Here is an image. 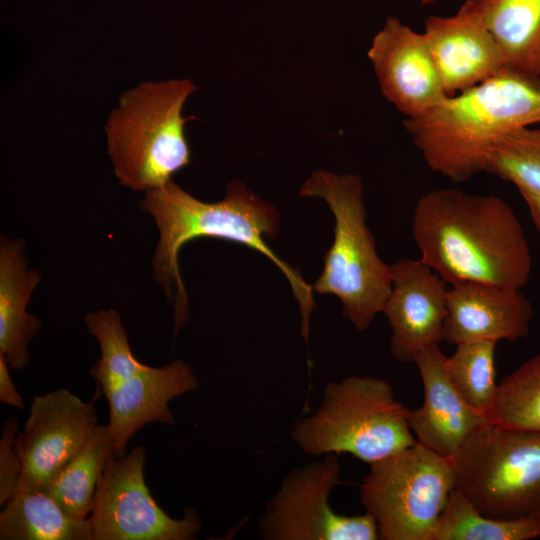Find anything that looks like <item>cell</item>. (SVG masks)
Wrapping results in <instances>:
<instances>
[{"instance_id":"obj_15","label":"cell","mask_w":540,"mask_h":540,"mask_svg":"<svg viewBox=\"0 0 540 540\" xmlns=\"http://www.w3.org/2000/svg\"><path fill=\"white\" fill-rule=\"evenodd\" d=\"M423 35L448 96L506 71L497 44L472 0L464 2L452 16L428 17Z\"/></svg>"},{"instance_id":"obj_2","label":"cell","mask_w":540,"mask_h":540,"mask_svg":"<svg viewBox=\"0 0 540 540\" xmlns=\"http://www.w3.org/2000/svg\"><path fill=\"white\" fill-rule=\"evenodd\" d=\"M141 209L150 215L159 231L153 256V276L172 301L175 334L189 316L188 296L179 268L182 247L194 239L217 238L245 245L270 259L287 278L301 313V336L308 341L310 315L315 306L312 287L297 269L282 260L269 246L278 231V210L261 200L242 182L228 184L225 197L203 202L174 180L145 192Z\"/></svg>"},{"instance_id":"obj_6","label":"cell","mask_w":540,"mask_h":540,"mask_svg":"<svg viewBox=\"0 0 540 540\" xmlns=\"http://www.w3.org/2000/svg\"><path fill=\"white\" fill-rule=\"evenodd\" d=\"M85 324L100 347V358L91 367L90 375L107 399L106 425L119 458L125 455L129 440L147 424L173 425L175 418L169 402L196 390L199 380L192 368L179 359L162 367L140 362L114 309L88 313Z\"/></svg>"},{"instance_id":"obj_17","label":"cell","mask_w":540,"mask_h":540,"mask_svg":"<svg viewBox=\"0 0 540 540\" xmlns=\"http://www.w3.org/2000/svg\"><path fill=\"white\" fill-rule=\"evenodd\" d=\"M444 340L457 344L491 340L516 341L528 335L533 318L530 301L520 289L483 283L448 287Z\"/></svg>"},{"instance_id":"obj_23","label":"cell","mask_w":540,"mask_h":540,"mask_svg":"<svg viewBox=\"0 0 540 540\" xmlns=\"http://www.w3.org/2000/svg\"><path fill=\"white\" fill-rule=\"evenodd\" d=\"M496 343L491 340L460 343L444 360L445 372L458 393L472 408L489 417L498 389Z\"/></svg>"},{"instance_id":"obj_13","label":"cell","mask_w":540,"mask_h":540,"mask_svg":"<svg viewBox=\"0 0 540 540\" xmlns=\"http://www.w3.org/2000/svg\"><path fill=\"white\" fill-rule=\"evenodd\" d=\"M367 55L382 94L406 118L425 114L448 96L423 33L399 19L386 20Z\"/></svg>"},{"instance_id":"obj_28","label":"cell","mask_w":540,"mask_h":540,"mask_svg":"<svg viewBox=\"0 0 540 540\" xmlns=\"http://www.w3.org/2000/svg\"><path fill=\"white\" fill-rule=\"evenodd\" d=\"M518 192L522 196L529 210L533 224L540 234V195L522 188L518 189Z\"/></svg>"},{"instance_id":"obj_29","label":"cell","mask_w":540,"mask_h":540,"mask_svg":"<svg viewBox=\"0 0 540 540\" xmlns=\"http://www.w3.org/2000/svg\"><path fill=\"white\" fill-rule=\"evenodd\" d=\"M436 0H420V3L422 5H427V4H430V3H433L435 2Z\"/></svg>"},{"instance_id":"obj_5","label":"cell","mask_w":540,"mask_h":540,"mask_svg":"<svg viewBox=\"0 0 540 540\" xmlns=\"http://www.w3.org/2000/svg\"><path fill=\"white\" fill-rule=\"evenodd\" d=\"M362 182L353 174L315 171L300 190L302 196L324 199L335 220L333 243L324 255L322 274L312 288L339 298L342 314L366 330L383 312L392 290V265L378 255L366 225Z\"/></svg>"},{"instance_id":"obj_10","label":"cell","mask_w":540,"mask_h":540,"mask_svg":"<svg viewBox=\"0 0 540 540\" xmlns=\"http://www.w3.org/2000/svg\"><path fill=\"white\" fill-rule=\"evenodd\" d=\"M340 475L336 454H325L288 472L258 521L259 536L265 540L379 539L370 513L347 516L331 508L330 494Z\"/></svg>"},{"instance_id":"obj_21","label":"cell","mask_w":540,"mask_h":540,"mask_svg":"<svg viewBox=\"0 0 540 540\" xmlns=\"http://www.w3.org/2000/svg\"><path fill=\"white\" fill-rule=\"evenodd\" d=\"M114 456L107 425L97 424L80 450L51 480L45 492L70 515L87 519L98 482Z\"/></svg>"},{"instance_id":"obj_27","label":"cell","mask_w":540,"mask_h":540,"mask_svg":"<svg viewBox=\"0 0 540 540\" xmlns=\"http://www.w3.org/2000/svg\"><path fill=\"white\" fill-rule=\"evenodd\" d=\"M8 362L0 355V401L17 409H24V401L17 391L8 370Z\"/></svg>"},{"instance_id":"obj_11","label":"cell","mask_w":540,"mask_h":540,"mask_svg":"<svg viewBox=\"0 0 540 540\" xmlns=\"http://www.w3.org/2000/svg\"><path fill=\"white\" fill-rule=\"evenodd\" d=\"M145 460V449L137 446L107 464L88 518L93 540H191L200 531L194 509L174 519L159 507L145 483Z\"/></svg>"},{"instance_id":"obj_9","label":"cell","mask_w":540,"mask_h":540,"mask_svg":"<svg viewBox=\"0 0 540 540\" xmlns=\"http://www.w3.org/2000/svg\"><path fill=\"white\" fill-rule=\"evenodd\" d=\"M454 489L451 460L417 442L370 464L359 496L377 523L379 539L433 540Z\"/></svg>"},{"instance_id":"obj_20","label":"cell","mask_w":540,"mask_h":540,"mask_svg":"<svg viewBox=\"0 0 540 540\" xmlns=\"http://www.w3.org/2000/svg\"><path fill=\"white\" fill-rule=\"evenodd\" d=\"M1 540H93L90 523L67 513L48 493L18 490L0 513Z\"/></svg>"},{"instance_id":"obj_12","label":"cell","mask_w":540,"mask_h":540,"mask_svg":"<svg viewBox=\"0 0 540 540\" xmlns=\"http://www.w3.org/2000/svg\"><path fill=\"white\" fill-rule=\"evenodd\" d=\"M95 398L62 388L33 398L15 447L22 463L18 490L45 491L97 426Z\"/></svg>"},{"instance_id":"obj_19","label":"cell","mask_w":540,"mask_h":540,"mask_svg":"<svg viewBox=\"0 0 540 540\" xmlns=\"http://www.w3.org/2000/svg\"><path fill=\"white\" fill-rule=\"evenodd\" d=\"M506 71L540 83V0H472Z\"/></svg>"},{"instance_id":"obj_26","label":"cell","mask_w":540,"mask_h":540,"mask_svg":"<svg viewBox=\"0 0 540 540\" xmlns=\"http://www.w3.org/2000/svg\"><path fill=\"white\" fill-rule=\"evenodd\" d=\"M18 420L8 417L2 427L0 438V504L5 503L18 491L22 463L15 447Z\"/></svg>"},{"instance_id":"obj_18","label":"cell","mask_w":540,"mask_h":540,"mask_svg":"<svg viewBox=\"0 0 540 540\" xmlns=\"http://www.w3.org/2000/svg\"><path fill=\"white\" fill-rule=\"evenodd\" d=\"M40 279L39 272L29 266L23 240L1 237L0 355L16 371L28 366V344L41 327L39 318L27 310Z\"/></svg>"},{"instance_id":"obj_22","label":"cell","mask_w":540,"mask_h":540,"mask_svg":"<svg viewBox=\"0 0 540 540\" xmlns=\"http://www.w3.org/2000/svg\"><path fill=\"white\" fill-rule=\"evenodd\" d=\"M540 538V516L500 520L480 513L454 489L437 522L433 540H531Z\"/></svg>"},{"instance_id":"obj_1","label":"cell","mask_w":540,"mask_h":540,"mask_svg":"<svg viewBox=\"0 0 540 540\" xmlns=\"http://www.w3.org/2000/svg\"><path fill=\"white\" fill-rule=\"evenodd\" d=\"M420 259L447 284L521 289L532 257L513 208L496 195L437 188L417 201L412 221Z\"/></svg>"},{"instance_id":"obj_24","label":"cell","mask_w":540,"mask_h":540,"mask_svg":"<svg viewBox=\"0 0 540 540\" xmlns=\"http://www.w3.org/2000/svg\"><path fill=\"white\" fill-rule=\"evenodd\" d=\"M490 418L508 428L540 433V353L498 383Z\"/></svg>"},{"instance_id":"obj_14","label":"cell","mask_w":540,"mask_h":540,"mask_svg":"<svg viewBox=\"0 0 540 540\" xmlns=\"http://www.w3.org/2000/svg\"><path fill=\"white\" fill-rule=\"evenodd\" d=\"M392 265V290L383 308L391 337L392 357L414 363L422 350L444 340L447 283L420 258Z\"/></svg>"},{"instance_id":"obj_3","label":"cell","mask_w":540,"mask_h":540,"mask_svg":"<svg viewBox=\"0 0 540 540\" xmlns=\"http://www.w3.org/2000/svg\"><path fill=\"white\" fill-rule=\"evenodd\" d=\"M535 124L540 83L508 71L403 121L427 166L455 183L485 171L491 149L504 136Z\"/></svg>"},{"instance_id":"obj_4","label":"cell","mask_w":540,"mask_h":540,"mask_svg":"<svg viewBox=\"0 0 540 540\" xmlns=\"http://www.w3.org/2000/svg\"><path fill=\"white\" fill-rule=\"evenodd\" d=\"M197 86L189 79L145 81L124 92L105 133L114 174L139 192L159 188L190 164L183 108Z\"/></svg>"},{"instance_id":"obj_25","label":"cell","mask_w":540,"mask_h":540,"mask_svg":"<svg viewBox=\"0 0 540 540\" xmlns=\"http://www.w3.org/2000/svg\"><path fill=\"white\" fill-rule=\"evenodd\" d=\"M485 172L540 195V127H524L500 139L489 153Z\"/></svg>"},{"instance_id":"obj_8","label":"cell","mask_w":540,"mask_h":540,"mask_svg":"<svg viewBox=\"0 0 540 540\" xmlns=\"http://www.w3.org/2000/svg\"><path fill=\"white\" fill-rule=\"evenodd\" d=\"M458 489L500 520L540 516V433L490 422L450 459Z\"/></svg>"},{"instance_id":"obj_16","label":"cell","mask_w":540,"mask_h":540,"mask_svg":"<svg viewBox=\"0 0 540 540\" xmlns=\"http://www.w3.org/2000/svg\"><path fill=\"white\" fill-rule=\"evenodd\" d=\"M445 355L439 345L417 354L416 364L422 380V405L409 411L408 422L416 441L451 459L461 446L491 418L472 408L450 382Z\"/></svg>"},{"instance_id":"obj_7","label":"cell","mask_w":540,"mask_h":540,"mask_svg":"<svg viewBox=\"0 0 540 540\" xmlns=\"http://www.w3.org/2000/svg\"><path fill=\"white\" fill-rule=\"evenodd\" d=\"M409 411L386 380L348 376L325 385L319 407L294 424L291 439L307 454L348 453L370 465L417 443Z\"/></svg>"}]
</instances>
